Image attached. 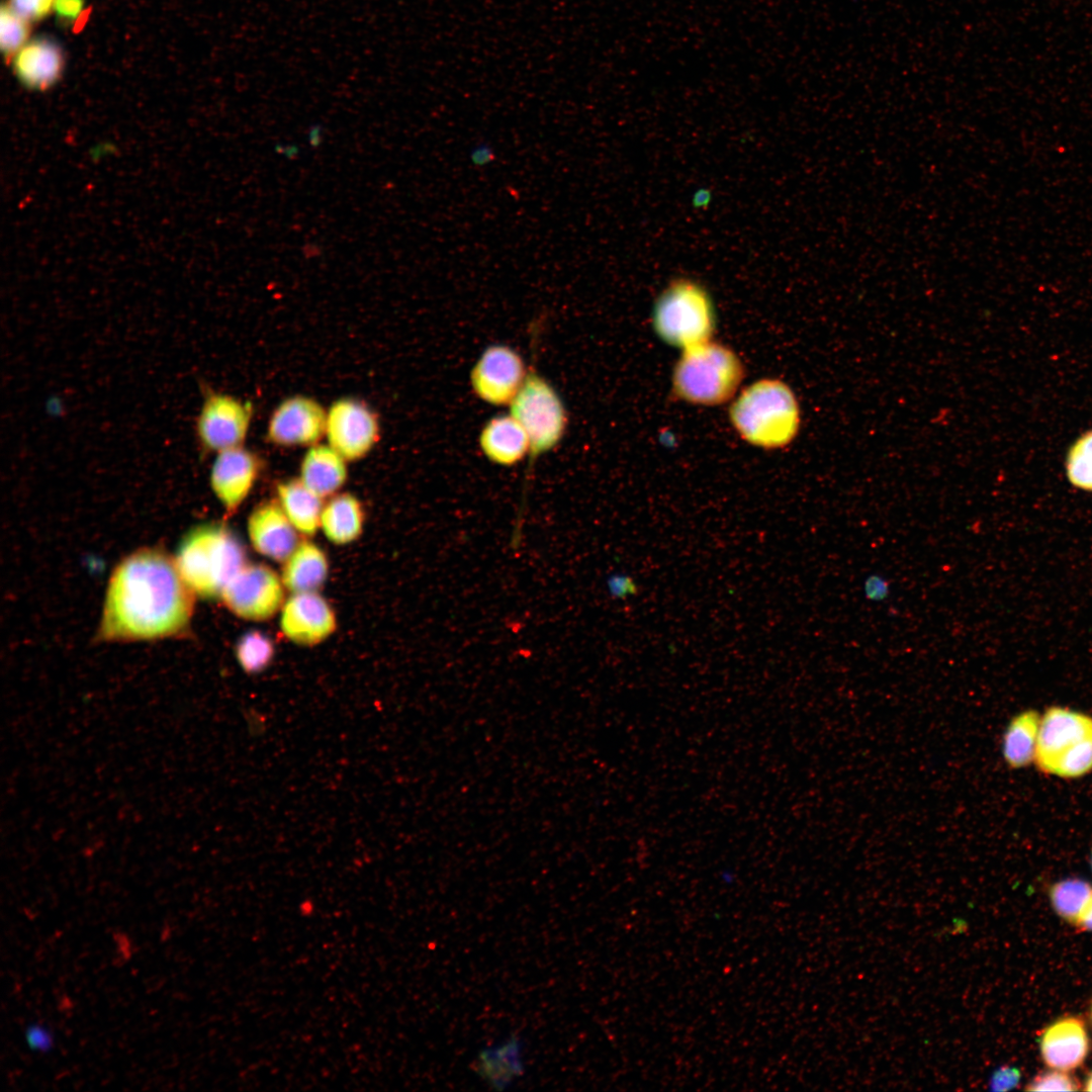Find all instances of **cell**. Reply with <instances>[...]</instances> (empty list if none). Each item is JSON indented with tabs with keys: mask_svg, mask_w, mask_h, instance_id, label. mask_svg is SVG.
Returning <instances> with one entry per match:
<instances>
[{
	"mask_svg": "<svg viewBox=\"0 0 1092 1092\" xmlns=\"http://www.w3.org/2000/svg\"><path fill=\"white\" fill-rule=\"evenodd\" d=\"M194 598L175 559L158 549L138 550L112 572L97 637L132 641L177 636L190 625Z\"/></svg>",
	"mask_w": 1092,
	"mask_h": 1092,
	"instance_id": "cell-1",
	"label": "cell"
},
{
	"mask_svg": "<svg viewBox=\"0 0 1092 1092\" xmlns=\"http://www.w3.org/2000/svg\"><path fill=\"white\" fill-rule=\"evenodd\" d=\"M729 417L745 441L765 449L790 445L801 425L795 393L778 379L758 380L746 387L731 405Z\"/></svg>",
	"mask_w": 1092,
	"mask_h": 1092,
	"instance_id": "cell-2",
	"label": "cell"
},
{
	"mask_svg": "<svg viewBox=\"0 0 1092 1092\" xmlns=\"http://www.w3.org/2000/svg\"><path fill=\"white\" fill-rule=\"evenodd\" d=\"M240 539L224 525L192 529L179 545L176 564L189 587L203 599L220 598L230 580L247 564Z\"/></svg>",
	"mask_w": 1092,
	"mask_h": 1092,
	"instance_id": "cell-3",
	"label": "cell"
},
{
	"mask_svg": "<svg viewBox=\"0 0 1092 1092\" xmlns=\"http://www.w3.org/2000/svg\"><path fill=\"white\" fill-rule=\"evenodd\" d=\"M510 414L523 426L530 442L522 505L513 532L515 536H521L531 468L541 455L552 451L561 442L567 429L568 416L557 390L533 365L529 367L520 390L510 403Z\"/></svg>",
	"mask_w": 1092,
	"mask_h": 1092,
	"instance_id": "cell-4",
	"label": "cell"
},
{
	"mask_svg": "<svg viewBox=\"0 0 1092 1092\" xmlns=\"http://www.w3.org/2000/svg\"><path fill=\"white\" fill-rule=\"evenodd\" d=\"M743 375V365L731 349L708 341L684 350L673 370L672 386L688 402L716 405L735 394Z\"/></svg>",
	"mask_w": 1092,
	"mask_h": 1092,
	"instance_id": "cell-5",
	"label": "cell"
},
{
	"mask_svg": "<svg viewBox=\"0 0 1092 1092\" xmlns=\"http://www.w3.org/2000/svg\"><path fill=\"white\" fill-rule=\"evenodd\" d=\"M1048 775L1074 779L1092 771V717L1065 707L1040 717L1033 761Z\"/></svg>",
	"mask_w": 1092,
	"mask_h": 1092,
	"instance_id": "cell-6",
	"label": "cell"
},
{
	"mask_svg": "<svg viewBox=\"0 0 1092 1092\" xmlns=\"http://www.w3.org/2000/svg\"><path fill=\"white\" fill-rule=\"evenodd\" d=\"M653 326L664 342L684 350L710 341L715 313L708 292L689 279L671 282L655 301Z\"/></svg>",
	"mask_w": 1092,
	"mask_h": 1092,
	"instance_id": "cell-7",
	"label": "cell"
},
{
	"mask_svg": "<svg viewBox=\"0 0 1092 1092\" xmlns=\"http://www.w3.org/2000/svg\"><path fill=\"white\" fill-rule=\"evenodd\" d=\"M252 404L220 392L209 391L195 421L200 451L218 453L244 446L252 421Z\"/></svg>",
	"mask_w": 1092,
	"mask_h": 1092,
	"instance_id": "cell-8",
	"label": "cell"
},
{
	"mask_svg": "<svg viewBox=\"0 0 1092 1092\" xmlns=\"http://www.w3.org/2000/svg\"><path fill=\"white\" fill-rule=\"evenodd\" d=\"M281 578L264 564H246L226 584L221 599L236 616L251 621L272 618L282 607Z\"/></svg>",
	"mask_w": 1092,
	"mask_h": 1092,
	"instance_id": "cell-9",
	"label": "cell"
},
{
	"mask_svg": "<svg viewBox=\"0 0 1092 1092\" xmlns=\"http://www.w3.org/2000/svg\"><path fill=\"white\" fill-rule=\"evenodd\" d=\"M380 427L375 413L356 398L336 400L327 411L328 445L348 462L364 458L379 440Z\"/></svg>",
	"mask_w": 1092,
	"mask_h": 1092,
	"instance_id": "cell-10",
	"label": "cell"
},
{
	"mask_svg": "<svg viewBox=\"0 0 1092 1092\" xmlns=\"http://www.w3.org/2000/svg\"><path fill=\"white\" fill-rule=\"evenodd\" d=\"M528 369L518 351L505 344L483 350L469 375L475 395L494 405H510L520 390Z\"/></svg>",
	"mask_w": 1092,
	"mask_h": 1092,
	"instance_id": "cell-11",
	"label": "cell"
},
{
	"mask_svg": "<svg viewBox=\"0 0 1092 1092\" xmlns=\"http://www.w3.org/2000/svg\"><path fill=\"white\" fill-rule=\"evenodd\" d=\"M327 411L315 399L295 395L284 399L272 413L267 440L280 447L312 446L326 433Z\"/></svg>",
	"mask_w": 1092,
	"mask_h": 1092,
	"instance_id": "cell-12",
	"label": "cell"
},
{
	"mask_svg": "<svg viewBox=\"0 0 1092 1092\" xmlns=\"http://www.w3.org/2000/svg\"><path fill=\"white\" fill-rule=\"evenodd\" d=\"M261 471L259 457L244 446L216 453L210 487L228 516L235 514L254 487Z\"/></svg>",
	"mask_w": 1092,
	"mask_h": 1092,
	"instance_id": "cell-13",
	"label": "cell"
},
{
	"mask_svg": "<svg viewBox=\"0 0 1092 1092\" xmlns=\"http://www.w3.org/2000/svg\"><path fill=\"white\" fill-rule=\"evenodd\" d=\"M280 628L290 641L313 646L335 632L337 618L328 601L316 592L298 593L284 603Z\"/></svg>",
	"mask_w": 1092,
	"mask_h": 1092,
	"instance_id": "cell-14",
	"label": "cell"
},
{
	"mask_svg": "<svg viewBox=\"0 0 1092 1092\" xmlns=\"http://www.w3.org/2000/svg\"><path fill=\"white\" fill-rule=\"evenodd\" d=\"M296 531L278 502L260 504L248 520L253 548L278 562H284L299 544Z\"/></svg>",
	"mask_w": 1092,
	"mask_h": 1092,
	"instance_id": "cell-15",
	"label": "cell"
},
{
	"mask_svg": "<svg viewBox=\"0 0 1092 1092\" xmlns=\"http://www.w3.org/2000/svg\"><path fill=\"white\" fill-rule=\"evenodd\" d=\"M65 64L61 44L52 37L37 36L27 41L14 56L13 71L25 88L44 91L61 79Z\"/></svg>",
	"mask_w": 1092,
	"mask_h": 1092,
	"instance_id": "cell-16",
	"label": "cell"
},
{
	"mask_svg": "<svg viewBox=\"0 0 1092 1092\" xmlns=\"http://www.w3.org/2000/svg\"><path fill=\"white\" fill-rule=\"evenodd\" d=\"M1039 1049L1048 1067L1065 1072L1078 1068L1089 1052L1084 1022L1074 1016L1056 1020L1043 1030Z\"/></svg>",
	"mask_w": 1092,
	"mask_h": 1092,
	"instance_id": "cell-17",
	"label": "cell"
},
{
	"mask_svg": "<svg viewBox=\"0 0 1092 1092\" xmlns=\"http://www.w3.org/2000/svg\"><path fill=\"white\" fill-rule=\"evenodd\" d=\"M473 1069L484 1083L495 1090L513 1085L525 1072L524 1042L518 1034L481 1049Z\"/></svg>",
	"mask_w": 1092,
	"mask_h": 1092,
	"instance_id": "cell-18",
	"label": "cell"
},
{
	"mask_svg": "<svg viewBox=\"0 0 1092 1092\" xmlns=\"http://www.w3.org/2000/svg\"><path fill=\"white\" fill-rule=\"evenodd\" d=\"M478 444L486 459L510 467L529 455L530 442L523 426L511 415H498L482 427Z\"/></svg>",
	"mask_w": 1092,
	"mask_h": 1092,
	"instance_id": "cell-19",
	"label": "cell"
},
{
	"mask_svg": "<svg viewBox=\"0 0 1092 1092\" xmlns=\"http://www.w3.org/2000/svg\"><path fill=\"white\" fill-rule=\"evenodd\" d=\"M347 462L330 445L317 443L303 456L299 479L323 498L333 495L347 480Z\"/></svg>",
	"mask_w": 1092,
	"mask_h": 1092,
	"instance_id": "cell-20",
	"label": "cell"
},
{
	"mask_svg": "<svg viewBox=\"0 0 1092 1092\" xmlns=\"http://www.w3.org/2000/svg\"><path fill=\"white\" fill-rule=\"evenodd\" d=\"M329 561L326 553L310 541L300 542L284 561L281 580L293 594L312 593L326 582Z\"/></svg>",
	"mask_w": 1092,
	"mask_h": 1092,
	"instance_id": "cell-21",
	"label": "cell"
},
{
	"mask_svg": "<svg viewBox=\"0 0 1092 1092\" xmlns=\"http://www.w3.org/2000/svg\"><path fill=\"white\" fill-rule=\"evenodd\" d=\"M278 503L294 528L312 536L321 527L323 497L311 491L299 478L277 484Z\"/></svg>",
	"mask_w": 1092,
	"mask_h": 1092,
	"instance_id": "cell-22",
	"label": "cell"
},
{
	"mask_svg": "<svg viewBox=\"0 0 1092 1092\" xmlns=\"http://www.w3.org/2000/svg\"><path fill=\"white\" fill-rule=\"evenodd\" d=\"M363 525V507L352 493L336 494L324 505L321 528L334 544L345 545L357 540L362 534Z\"/></svg>",
	"mask_w": 1092,
	"mask_h": 1092,
	"instance_id": "cell-23",
	"label": "cell"
},
{
	"mask_svg": "<svg viewBox=\"0 0 1092 1092\" xmlns=\"http://www.w3.org/2000/svg\"><path fill=\"white\" fill-rule=\"evenodd\" d=\"M1040 716L1023 711L1008 723L1002 738V755L1010 768H1022L1034 761Z\"/></svg>",
	"mask_w": 1092,
	"mask_h": 1092,
	"instance_id": "cell-24",
	"label": "cell"
},
{
	"mask_svg": "<svg viewBox=\"0 0 1092 1092\" xmlns=\"http://www.w3.org/2000/svg\"><path fill=\"white\" fill-rule=\"evenodd\" d=\"M236 658L243 670L250 674L264 671L272 662L275 646L269 636L258 630L244 633L235 647Z\"/></svg>",
	"mask_w": 1092,
	"mask_h": 1092,
	"instance_id": "cell-25",
	"label": "cell"
},
{
	"mask_svg": "<svg viewBox=\"0 0 1092 1092\" xmlns=\"http://www.w3.org/2000/svg\"><path fill=\"white\" fill-rule=\"evenodd\" d=\"M1092 892V886L1081 879L1069 878L1050 889V900L1055 912L1065 921L1075 925L1079 913Z\"/></svg>",
	"mask_w": 1092,
	"mask_h": 1092,
	"instance_id": "cell-26",
	"label": "cell"
},
{
	"mask_svg": "<svg viewBox=\"0 0 1092 1092\" xmlns=\"http://www.w3.org/2000/svg\"><path fill=\"white\" fill-rule=\"evenodd\" d=\"M29 20L18 14L9 3L0 9V47L4 59L10 63L17 52L27 42L30 34Z\"/></svg>",
	"mask_w": 1092,
	"mask_h": 1092,
	"instance_id": "cell-27",
	"label": "cell"
},
{
	"mask_svg": "<svg viewBox=\"0 0 1092 1092\" xmlns=\"http://www.w3.org/2000/svg\"><path fill=\"white\" fill-rule=\"evenodd\" d=\"M1066 472L1071 484L1092 491V430L1080 436L1069 449Z\"/></svg>",
	"mask_w": 1092,
	"mask_h": 1092,
	"instance_id": "cell-28",
	"label": "cell"
},
{
	"mask_svg": "<svg viewBox=\"0 0 1092 1092\" xmlns=\"http://www.w3.org/2000/svg\"><path fill=\"white\" fill-rule=\"evenodd\" d=\"M1027 1091H1076L1079 1090L1078 1082L1067 1072L1055 1070L1045 1072L1033 1078L1025 1087Z\"/></svg>",
	"mask_w": 1092,
	"mask_h": 1092,
	"instance_id": "cell-29",
	"label": "cell"
},
{
	"mask_svg": "<svg viewBox=\"0 0 1092 1092\" xmlns=\"http://www.w3.org/2000/svg\"><path fill=\"white\" fill-rule=\"evenodd\" d=\"M8 3L25 19L39 21L51 13L55 0H9Z\"/></svg>",
	"mask_w": 1092,
	"mask_h": 1092,
	"instance_id": "cell-30",
	"label": "cell"
},
{
	"mask_svg": "<svg viewBox=\"0 0 1092 1092\" xmlns=\"http://www.w3.org/2000/svg\"><path fill=\"white\" fill-rule=\"evenodd\" d=\"M25 1040L28 1046L37 1053H48L54 1045L51 1029L38 1022H32L25 1028Z\"/></svg>",
	"mask_w": 1092,
	"mask_h": 1092,
	"instance_id": "cell-31",
	"label": "cell"
},
{
	"mask_svg": "<svg viewBox=\"0 0 1092 1092\" xmlns=\"http://www.w3.org/2000/svg\"><path fill=\"white\" fill-rule=\"evenodd\" d=\"M1019 1081L1020 1072L1017 1068L1002 1066L992 1073L988 1084L992 1091H1008L1015 1088Z\"/></svg>",
	"mask_w": 1092,
	"mask_h": 1092,
	"instance_id": "cell-32",
	"label": "cell"
},
{
	"mask_svg": "<svg viewBox=\"0 0 1092 1092\" xmlns=\"http://www.w3.org/2000/svg\"><path fill=\"white\" fill-rule=\"evenodd\" d=\"M608 589L613 598L625 599L637 593L635 580L628 574L616 573L608 579Z\"/></svg>",
	"mask_w": 1092,
	"mask_h": 1092,
	"instance_id": "cell-33",
	"label": "cell"
},
{
	"mask_svg": "<svg viewBox=\"0 0 1092 1092\" xmlns=\"http://www.w3.org/2000/svg\"><path fill=\"white\" fill-rule=\"evenodd\" d=\"M85 0H55L54 10L63 24L76 21L82 14Z\"/></svg>",
	"mask_w": 1092,
	"mask_h": 1092,
	"instance_id": "cell-34",
	"label": "cell"
},
{
	"mask_svg": "<svg viewBox=\"0 0 1092 1092\" xmlns=\"http://www.w3.org/2000/svg\"><path fill=\"white\" fill-rule=\"evenodd\" d=\"M864 595L871 601H883L889 595L888 581L878 574H873L864 580Z\"/></svg>",
	"mask_w": 1092,
	"mask_h": 1092,
	"instance_id": "cell-35",
	"label": "cell"
},
{
	"mask_svg": "<svg viewBox=\"0 0 1092 1092\" xmlns=\"http://www.w3.org/2000/svg\"><path fill=\"white\" fill-rule=\"evenodd\" d=\"M1075 926L1092 931V892L1082 907Z\"/></svg>",
	"mask_w": 1092,
	"mask_h": 1092,
	"instance_id": "cell-36",
	"label": "cell"
},
{
	"mask_svg": "<svg viewBox=\"0 0 1092 1092\" xmlns=\"http://www.w3.org/2000/svg\"><path fill=\"white\" fill-rule=\"evenodd\" d=\"M493 159V152L489 146L478 145L471 152V161L476 166H484Z\"/></svg>",
	"mask_w": 1092,
	"mask_h": 1092,
	"instance_id": "cell-37",
	"label": "cell"
},
{
	"mask_svg": "<svg viewBox=\"0 0 1092 1092\" xmlns=\"http://www.w3.org/2000/svg\"><path fill=\"white\" fill-rule=\"evenodd\" d=\"M1084 1090L1085 1091H1092V1072L1090 1073V1075L1088 1076V1078H1087V1080L1085 1082Z\"/></svg>",
	"mask_w": 1092,
	"mask_h": 1092,
	"instance_id": "cell-38",
	"label": "cell"
},
{
	"mask_svg": "<svg viewBox=\"0 0 1092 1092\" xmlns=\"http://www.w3.org/2000/svg\"><path fill=\"white\" fill-rule=\"evenodd\" d=\"M1091 1018H1092V1009H1091Z\"/></svg>",
	"mask_w": 1092,
	"mask_h": 1092,
	"instance_id": "cell-39",
	"label": "cell"
}]
</instances>
